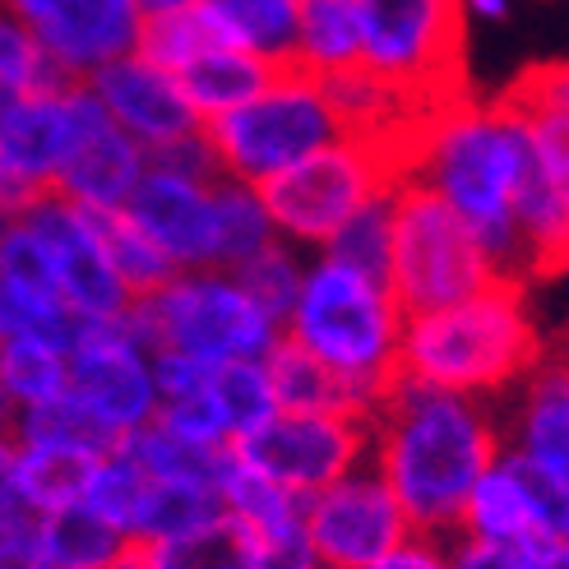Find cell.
<instances>
[{"mask_svg": "<svg viewBox=\"0 0 569 569\" xmlns=\"http://www.w3.org/2000/svg\"><path fill=\"white\" fill-rule=\"evenodd\" d=\"M500 412L491 403L393 380L371 417V468L389 481L417 537L449 542L472 487L500 459Z\"/></svg>", "mask_w": 569, "mask_h": 569, "instance_id": "6da1fadb", "label": "cell"}, {"mask_svg": "<svg viewBox=\"0 0 569 569\" xmlns=\"http://www.w3.org/2000/svg\"><path fill=\"white\" fill-rule=\"evenodd\" d=\"M528 162V130L519 111L500 102H440L417 121L403 144V177L440 194L459 213L500 282L528 278L515 194Z\"/></svg>", "mask_w": 569, "mask_h": 569, "instance_id": "7a4b0ae2", "label": "cell"}, {"mask_svg": "<svg viewBox=\"0 0 569 569\" xmlns=\"http://www.w3.org/2000/svg\"><path fill=\"white\" fill-rule=\"evenodd\" d=\"M542 352L547 348L532 325L523 288L491 282L459 306L408 316L403 348H398V380L496 408Z\"/></svg>", "mask_w": 569, "mask_h": 569, "instance_id": "3957f363", "label": "cell"}, {"mask_svg": "<svg viewBox=\"0 0 569 569\" xmlns=\"http://www.w3.org/2000/svg\"><path fill=\"white\" fill-rule=\"evenodd\" d=\"M403 306L393 301L389 282L366 278L329 254H310L306 282L282 320V338H292L316 361L343 380L366 417H376L385 393L398 380V348H403Z\"/></svg>", "mask_w": 569, "mask_h": 569, "instance_id": "277c9868", "label": "cell"}, {"mask_svg": "<svg viewBox=\"0 0 569 569\" xmlns=\"http://www.w3.org/2000/svg\"><path fill=\"white\" fill-rule=\"evenodd\" d=\"M204 134L218 153L222 177L269 186L297 162L348 139V126L338 117L329 83L301 74L297 66H282L260 98L227 111L222 121H209Z\"/></svg>", "mask_w": 569, "mask_h": 569, "instance_id": "5b68a950", "label": "cell"}, {"mask_svg": "<svg viewBox=\"0 0 569 569\" xmlns=\"http://www.w3.org/2000/svg\"><path fill=\"white\" fill-rule=\"evenodd\" d=\"M496 269L477 246L472 227L453 213L440 194L417 186L412 177L393 181V260L389 292L403 316L445 310L491 288Z\"/></svg>", "mask_w": 569, "mask_h": 569, "instance_id": "8992f818", "label": "cell"}, {"mask_svg": "<svg viewBox=\"0 0 569 569\" xmlns=\"http://www.w3.org/2000/svg\"><path fill=\"white\" fill-rule=\"evenodd\" d=\"M398 177H403V153L393 144L348 134L260 186V194L269 204L278 241L297 246L301 254H320L338 237V227L361 204H371L376 194H385Z\"/></svg>", "mask_w": 569, "mask_h": 569, "instance_id": "52a82bcc", "label": "cell"}, {"mask_svg": "<svg viewBox=\"0 0 569 569\" xmlns=\"http://www.w3.org/2000/svg\"><path fill=\"white\" fill-rule=\"evenodd\" d=\"M139 301L149 310L153 348H181L209 366L264 361L282 338V325L269 320L227 269L177 273L167 288Z\"/></svg>", "mask_w": 569, "mask_h": 569, "instance_id": "ba28073f", "label": "cell"}, {"mask_svg": "<svg viewBox=\"0 0 569 569\" xmlns=\"http://www.w3.org/2000/svg\"><path fill=\"white\" fill-rule=\"evenodd\" d=\"M361 70L398 98L431 93L453 74L459 56V0H357Z\"/></svg>", "mask_w": 569, "mask_h": 569, "instance_id": "9c48e42d", "label": "cell"}, {"mask_svg": "<svg viewBox=\"0 0 569 569\" xmlns=\"http://www.w3.org/2000/svg\"><path fill=\"white\" fill-rule=\"evenodd\" d=\"M232 453L310 500L371 459V417L357 412H278L264 431L232 445Z\"/></svg>", "mask_w": 569, "mask_h": 569, "instance_id": "30bf717a", "label": "cell"}, {"mask_svg": "<svg viewBox=\"0 0 569 569\" xmlns=\"http://www.w3.org/2000/svg\"><path fill=\"white\" fill-rule=\"evenodd\" d=\"M306 537L325 569H376L417 532L389 481L366 459L306 500Z\"/></svg>", "mask_w": 569, "mask_h": 569, "instance_id": "8fae6325", "label": "cell"}, {"mask_svg": "<svg viewBox=\"0 0 569 569\" xmlns=\"http://www.w3.org/2000/svg\"><path fill=\"white\" fill-rule=\"evenodd\" d=\"M569 528V491L547 472L528 468L523 459L500 449V459L481 472L472 487L463 519L453 537H472V542L496 547H523L532 556H551Z\"/></svg>", "mask_w": 569, "mask_h": 569, "instance_id": "7c38bea8", "label": "cell"}, {"mask_svg": "<svg viewBox=\"0 0 569 569\" xmlns=\"http://www.w3.org/2000/svg\"><path fill=\"white\" fill-rule=\"evenodd\" d=\"M19 222L33 227V232L42 237V246L51 250L56 292H61V301L74 310V316L98 320V325L121 320V310L134 297L121 282L117 264H111V254L98 237V222H93L89 209H79L74 199H66L61 190H47L19 213Z\"/></svg>", "mask_w": 569, "mask_h": 569, "instance_id": "4fadbf2b", "label": "cell"}, {"mask_svg": "<svg viewBox=\"0 0 569 569\" xmlns=\"http://www.w3.org/2000/svg\"><path fill=\"white\" fill-rule=\"evenodd\" d=\"M0 10L38 38L66 83H83L117 56H130L144 28L134 0H0Z\"/></svg>", "mask_w": 569, "mask_h": 569, "instance_id": "5bb4252c", "label": "cell"}, {"mask_svg": "<svg viewBox=\"0 0 569 569\" xmlns=\"http://www.w3.org/2000/svg\"><path fill=\"white\" fill-rule=\"evenodd\" d=\"M149 172V153L107 117L89 83H74V149L56 190L89 213H117Z\"/></svg>", "mask_w": 569, "mask_h": 569, "instance_id": "9a60e30c", "label": "cell"}, {"mask_svg": "<svg viewBox=\"0 0 569 569\" xmlns=\"http://www.w3.org/2000/svg\"><path fill=\"white\" fill-rule=\"evenodd\" d=\"M70 393L83 408H93L121 440L158 417V389L149 352L111 325H98L70 352Z\"/></svg>", "mask_w": 569, "mask_h": 569, "instance_id": "2e32d148", "label": "cell"}, {"mask_svg": "<svg viewBox=\"0 0 569 569\" xmlns=\"http://www.w3.org/2000/svg\"><path fill=\"white\" fill-rule=\"evenodd\" d=\"M93 89V98L107 107V117L117 121L149 158L167 144H177L186 134H199L204 121L194 117V107L186 102L177 74H167L153 66L149 56H117L111 66H102L93 79H83Z\"/></svg>", "mask_w": 569, "mask_h": 569, "instance_id": "e0dca14e", "label": "cell"}, {"mask_svg": "<svg viewBox=\"0 0 569 569\" xmlns=\"http://www.w3.org/2000/svg\"><path fill=\"white\" fill-rule=\"evenodd\" d=\"M126 218L144 232L177 273L218 269V218H213V181H190L167 167H153L134 186Z\"/></svg>", "mask_w": 569, "mask_h": 569, "instance_id": "ac0fdd59", "label": "cell"}, {"mask_svg": "<svg viewBox=\"0 0 569 569\" xmlns=\"http://www.w3.org/2000/svg\"><path fill=\"white\" fill-rule=\"evenodd\" d=\"M496 412L505 453L569 491V357L542 352L532 371L496 403Z\"/></svg>", "mask_w": 569, "mask_h": 569, "instance_id": "d6986e66", "label": "cell"}, {"mask_svg": "<svg viewBox=\"0 0 569 569\" xmlns=\"http://www.w3.org/2000/svg\"><path fill=\"white\" fill-rule=\"evenodd\" d=\"M74 149V83H51L42 93H28L0 111V158L10 172L47 194L61 181Z\"/></svg>", "mask_w": 569, "mask_h": 569, "instance_id": "ffe728a7", "label": "cell"}, {"mask_svg": "<svg viewBox=\"0 0 569 569\" xmlns=\"http://www.w3.org/2000/svg\"><path fill=\"white\" fill-rule=\"evenodd\" d=\"M292 66L320 83L361 70V10H357V0H301Z\"/></svg>", "mask_w": 569, "mask_h": 569, "instance_id": "44dd1931", "label": "cell"}, {"mask_svg": "<svg viewBox=\"0 0 569 569\" xmlns=\"http://www.w3.org/2000/svg\"><path fill=\"white\" fill-rule=\"evenodd\" d=\"M273 74H278V66L260 61V56H250V51L209 47L199 61H190L177 74V83H181L186 102L194 107V117L209 126V121H222L227 111L246 107L250 98H260Z\"/></svg>", "mask_w": 569, "mask_h": 569, "instance_id": "7402d4cb", "label": "cell"}, {"mask_svg": "<svg viewBox=\"0 0 569 569\" xmlns=\"http://www.w3.org/2000/svg\"><path fill=\"white\" fill-rule=\"evenodd\" d=\"M199 10H204L213 38L222 47L250 51L278 70L292 66L301 0H199Z\"/></svg>", "mask_w": 569, "mask_h": 569, "instance_id": "603a6c76", "label": "cell"}, {"mask_svg": "<svg viewBox=\"0 0 569 569\" xmlns=\"http://www.w3.org/2000/svg\"><path fill=\"white\" fill-rule=\"evenodd\" d=\"M264 371L278 398V412H361L357 393L338 380L325 361H316L306 348H297L292 338H278L273 352L264 357Z\"/></svg>", "mask_w": 569, "mask_h": 569, "instance_id": "cb8c5ba5", "label": "cell"}, {"mask_svg": "<svg viewBox=\"0 0 569 569\" xmlns=\"http://www.w3.org/2000/svg\"><path fill=\"white\" fill-rule=\"evenodd\" d=\"M10 436L23 449H66V453H89V459H102V453H111L121 445V436L111 431L93 408H83L70 389L42 408L19 412Z\"/></svg>", "mask_w": 569, "mask_h": 569, "instance_id": "d4e9b609", "label": "cell"}, {"mask_svg": "<svg viewBox=\"0 0 569 569\" xmlns=\"http://www.w3.org/2000/svg\"><path fill=\"white\" fill-rule=\"evenodd\" d=\"M218 491H222L227 515H232L237 523H246L260 542H273V537H282V532L306 528V500L292 496L288 487H278L273 477L246 468L237 453H232V463H227Z\"/></svg>", "mask_w": 569, "mask_h": 569, "instance_id": "484cf974", "label": "cell"}, {"mask_svg": "<svg viewBox=\"0 0 569 569\" xmlns=\"http://www.w3.org/2000/svg\"><path fill=\"white\" fill-rule=\"evenodd\" d=\"M144 569H254L260 556V537L232 515H222L209 528H194L186 537H167V542H139Z\"/></svg>", "mask_w": 569, "mask_h": 569, "instance_id": "4316f807", "label": "cell"}, {"mask_svg": "<svg viewBox=\"0 0 569 569\" xmlns=\"http://www.w3.org/2000/svg\"><path fill=\"white\" fill-rule=\"evenodd\" d=\"M121 449L139 463V472L149 481H199V487H218L227 463H232V449H199L158 421L130 431L121 440Z\"/></svg>", "mask_w": 569, "mask_h": 569, "instance_id": "83f0119b", "label": "cell"}, {"mask_svg": "<svg viewBox=\"0 0 569 569\" xmlns=\"http://www.w3.org/2000/svg\"><path fill=\"white\" fill-rule=\"evenodd\" d=\"M213 218H218V269H227V273L241 269L264 246L278 241L260 186L218 177L213 181Z\"/></svg>", "mask_w": 569, "mask_h": 569, "instance_id": "f1b7e54d", "label": "cell"}, {"mask_svg": "<svg viewBox=\"0 0 569 569\" xmlns=\"http://www.w3.org/2000/svg\"><path fill=\"white\" fill-rule=\"evenodd\" d=\"M227 515L218 487H199V481H149L144 509L134 519L130 542H167V537H186L194 528H209Z\"/></svg>", "mask_w": 569, "mask_h": 569, "instance_id": "f546056e", "label": "cell"}, {"mask_svg": "<svg viewBox=\"0 0 569 569\" xmlns=\"http://www.w3.org/2000/svg\"><path fill=\"white\" fill-rule=\"evenodd\" d=\"M0 385L14 403V417L42 408L70 389V352L47 338H10L0 343Z\"/></svg>", "mask_w": 569, "mask_h": 569, "instance_id": "4dcf8cb0", "label": "cell"}, {"mask_svg": "<svg viewBox=\"0 0 569 569\" xmlns=\"http://www.w3.org/2000/svg\"><path fill=\"white\" fill-rule=\"evenodd\" d=\"M144 496H149V477L139 472V463L117 445L111 453H102V459H93L89 481H83V496H79V509L93 515L98 523L117 528L130 542L134 519H139V509H144Z\"/></svg>", "mask_w": 569, "mask_h": 569, "instance_id": "1f68e13d", "label": "cell"}, {"mask_svg": "<svg viewBox=\"0 0 569 569\" xmlns=\"http://www.w3.org/2000/svg\"><path fill=\"white\" fill-rule=\"evenodd\" d=\"M38 528H42V547H47L51 569H111L117 556L126 551V537L117 528L98 523L93 515H83L79 505L38 519Z\"/></svg>", "mask_w": 569, "mask_h": 569, "instance_id": "d6a6232c", "label": "cell"}, {"mask_svg": "<svg viewBox=\"0 0 569 569\" xmlns=\"http://www.w3.org/2000/svg\"><path fill=\"white\" fill-rule=\"evenodd\" d=\"M329 260L348 264L366 278H380L389 282V260H393V186L385 194H376L371 204H361L343 227H338V237L320 250Z\"/></svg>", "mask_w": 569, "mask_h": 569, "instance_id": "836d02e7", "label": "cell"}, {"mask_svg": "<svg viewBox=\"0 0 569 569\" xmlns=\"http://www.w3.org/2000/svg\"><path fill=\"white\" fill-rule=\"evenodd\" d=\"M93 459L89 453H66V449H23L19 445V481H23V500L38 519L74 509L89 481Z\"/></svg>", "mask_w": 569, "mask_h": 569, "instance_id": "e575fe53", "label": "cell"}, {"mask_svg": "<svg viewBox=\"0 0 569 569\" xmlns=\"http://www.w3.org/2000/svg\"><path fill=\"white\" fill-rule=\"evenodd\" d=\"M93 222H98V237H102V246L111 254V264H117L121 282L130 288V297H153L158 288H167V282L177 278V264L126 218V209L93 213Z\"/></svg>", "mask_w": 569, "mask_h": 569, "instance_id": "d590c367", "label": "cell"}, {"mask_svg": "<svg viewBox=\"0 0 569 569\" xmlns=\"http://www.w3.org/2000/svg\"><path fill=\"white\" fill-rule=\"evenodd\" d=\"M306 260L310 254H301L297 246L288 241H273L264 246L254 260H246L241 269H232V278L246 288V297L264 310L269 320H288L292 316V306L301 297V282H306Z\"/></svg>", "mask_w": 569, "mask_h": 569, "instance_id": "8d00e7d4", "label": "cell"}, {"mask_svg": "<svg viewBox=\"0 0 569 569\" xmlns=\"http://www.w3.org/2000/svg\"><path fill=\"white\" fill-rule=\"evenodd\" d=\"M213 398L222 403V417L232 426V445L250 440L254 431L278 417V398L269 385L264 361H227L213 371Z\"/></svg>", "mask_w": 569, "mask_h": 569, "instance_id": "74e56055", "label": "cell"}, {"mask_svg": "<svg viewBox=\"0 0 569 569\" xmlns=\"http://www.w3.org/2000/svg\"><path fill=\"white\" fill-rule=\"evenodd\" d=\"M51 83H66V79L56 74L47 51L38 47V38L28 33L14 14L0 10V111L28 93L51 89Z\"/></svg>", "mask_w": 569, "mask_h": 569, "instance_id": "f35d334b", "label": "cell"}, {"mask_svg": "<svg viewBox=\"0 0 569 569\" xmlns=\"http://www.w3.org/2000/svg\"><path fill=\"white\" fill-rule=\"evenodd\" d=\"M209 47H222L213 38V28L204 19V10H181V14H162V19H144L139 28V56H149L153 66H162L167 74H181L190 61H199Z\"/></svg>", "mask_w": 569, "mask_h": 569, "instance_id": "ab89813d", "label": "cell"}, {"mask_svg": "<svg viewBox=\"0 0 569 569\" xmlns=\"http://www.w3.org/2000/svg\"><path fill=\"white\" fill-rule=\"evenodd\" d=\"M0 278L19 282V288L38 292V297H51L61 301L56 292V264H51V250L42 246V237L33 232L28 222H10V232L0 237Z\"/></svg>", "mask_w": 569, "mask_h": 569, "instance_id": "60d3db41", "label": "cell"}, {"mask_svg": "<svg viewBox=\"0 0 569 569\" xmlns=\"http://www.w3.org/2000/svg\"><path fill=\"white\" fill-rule=\"evenodd\" d=\"M158 426H167L172 436L199 445V449H232V426L222 417V403L213 398V385L204 393L190 398H172V403H158Z\"/></svg>", "mask_w": 569, "mask_h": 569, "instance_id": "b9f144b4", "label": "cell"}, {"mask_svg": "<svg viewBox=\"0 0 569 569\" xmlns=\"http://www.w3.org/2000/svg\"><path fill=\"white\" fill-rule=\"evenodd\" d=\"M149 366H153V389H158V403H172V398H190V393H204L213 385V371L218 366L199 361L181 348H153L149 352Z\"/></svg>", "mask_w": 569, "mask_h": 569, "instance_id": "7bdbcfd3", "label": "cell"}, {"mask_svg": "<svg viewBox=\"0 0 569 569\" xmlns=\"http://www.w3.org/2000/svg\"><path fill=\"white\" fill-rule=\"evenodd\" d=\"M449 569H537L542 556L523 547H496V542H472V537H449L445 542Z\"/></svg>", "mask_w": 569, "mask_h": 569, "instance_id": "ee69618b", "label": "cell"}, {"mask_svg": "<svg viewBox=\"0 0 569 569\" xmlns=\"http://www.w3.org/2000/svg\"><path fill=\"white\" fill-rule=\"evenodd\" d=\"M149 162L153 167H167V172H177V177H190V181H218L222 177L218 153H213L204 130L186 134V139H177V144H167V149H158Z\"/></svg>", "mask_w": 569, "mask_h": 569, "instance_id": "f6af8a7d", "label": "cell"}, {"mask_svg": "<svg viewBox=\"0 0 569 569\" xmlns=\"http://www.w3.org/2000/svg\"><path fill=\"white\" fill-rule=\"evenodd\" d=\"M38 515L23 500V481H19V440L10 431H0V532H10L19 523H33Z\"/></svg>", "mask_w": 569, "mask_h": 569, "instance_id": "bcb514c9", "label": "cell"}, {"mask_svg": "<svg viewBox=\"0 0 569 569\" xmlns=\"http://www.w3.org/2000/svg\"><path fill=\"white\" fill-rule=\"evenodd\" d=\"M254 569H325L316 547H310L306 528L282 532L273 542H260V556H254Z\"/></svg>", "mask_w": 569, "mask_h": 569, "instance_id": "7dc6e473", "label": "cell"}, {"mask_svg": "<svg viewBox=\"0 0 569 569\" xmlns=\"http://www.w3.org/2000/svg\"><path fill=\"white\" fill-rule=\"evenodd\" d=\"M0 569H51L38 519L33 523H19L10 532H0Z\"/></svg>", "mask_w": 569, "mask_h": 569, "instance_id": "c3c4849f", "label": "cell"}, {"mask_svg": "<svg viewBox=\"0 0 569 569\" xmlns=\"http://www.w3.org/2000/svg\"><path fill=\"white\" fill-rule=\"evenodd\" d=\"M376 569H449V556H445V542L436 537H408L389 560H380Z\"/></svg>", "mask_w": 569, "mask_h": 569, "instance_id": "681fc988", "label": "cell"}, {"mask_svg": "<svg viewBox=\"0 0 569 569\" xmlns=\"http://www.w3.org/2000/svg\"><path fill=\"white\" fill-rule=\"evenodd\" d=\"M519 83H523V89H532V93L551 98V102H560V107L569 111V61H560V66H537V70H528Z\"/></svg>", "mask_w": 569, "mask_h": 569, "instance_id": "f907efd6", "label": "cell"}, {"mask_svg": "<svg viewBox=\"0 0 569 569\" xmlns=\"http://www.w3.org/2000/svg\"><path fill=\"white\" fill-rule=\"evenodd\" d=\"M509 14H515V0H459V19L463 23L491 28V23H505Z\"/></svg>", "mask_w": 569, "mask_h": 569, "instance_id": "816d5d0a", "label": "cell"}, {"mask_svg": "<svg viewBox=\"0 0 569 569\" xmlns=\"http://www.w3.org/2000/svg\"><path fill=\"white\" fill-rule=\"evenodd\" d=\"M33 199H38V194H33V190H28V186H23V181L10 172V162H6V158H0V204H6V209L19 218L28 204H33Z\"/></svg>", "mask_w": 569, "mask_h": 569, "instance_id": "f5cc1de1", "label": "cell"}, {"mask_svg": "<svg viewBox=\"0 0 569 569\" xmlns=\"http://www.w3.org/2000/svg\"><path fill=\"white\" fill-rule=\"evenodd\" d=\"M144 19H162V14H181V10H199V0H134Z\"/></svg>", "mask_w": 569, "mask_h": 569, "instance_id": "db71d44e", "label": "cell"}, {"mask_svg": "<svg viewBox=\"0 0 569 569\" xmlns=\"http://www.w3.org/2000/svg\"><path fill=\"white\" fill-rule=\"evenodd\" d=\"M14 426V403L6 398V385H0V431H10Z\"/></svg>", "mask_w": 569, "mask_h": 569, "instance_id": "11a10c76", "label": "cell"}, {"mask_svg": "<svg viewBox=\"0 0 569 569\" xmlns=\"http://www.w3.org/2000/svg\"><path fill=\"white\" fill-rule=\"evenodd\" d=\"M537 569H569V547H556L542 565H537Z\"/></svg>", "mask_w": 569, "mask_h": 569, "instance_id": "9f6ffc18", "label": "cell"}, {"mask_svg": "<svg viewBox=\"0 0 569 569\" xmlns=\"http://www.w3.org/2000/svg\"><path fill=\"white\" fill-rule=\"evenodd\" d=\"M10 222H14V213H10L6 204H0V237H6V232H10Z\"/></svg>", "mask_w": 569, "mask_h": 569, "instance_id": "6f0895ef", "label": "cell"}, {"mask_svg": "<svg viewBox=\"0 0 569 569\" xmlns=\"http://www.w3.org/2000/svg\"><path fill=\"white\" fill-rule=\"evenodd\" d=\"M560 547H569V528H565V537H560Z\"/></svg>", "mask_w": 569, "mask_h": 569, "instance_id": "680465c9", "label": "cell"}, {"mask_svg": "<svg viewBox=\"0 0 569 569\" xmlns=\"http://www.w3.org/2000/svg\"><path fill=\"white\" fill-rule=\"evenodd\" d=\"M560 352H565V357H569V348H560Z\"/></svg>", "mask_w": 569, "mask_h": 569, "instance_id": "91938a15", "label": "cell"}]
</instances>
